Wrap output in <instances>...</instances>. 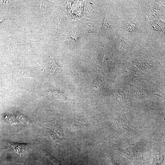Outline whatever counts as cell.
Masks as SVG:
<instances>
[{
    "label": "cell",
    "instance_id": "1",
    "mask_svg": "<svg viewBox=\"0 0 165 165\" xmlns=\"http://www.w3.org/2000/svg\"><path fill=\"white\" fill-rule=\"evenodd\" d=\"M115 75L116 86L127 90L130 85L141 80L151 79L152 77L140 71L133 65L123 64L117 67Z\"/></svg>",
    "mask_w": 165,
    "mask_h": 165
},
{
    "label": "cell",
    "instance_id": "2",
    "mask_svg": "<svg viewBox=\"0 0 165 165\" xmlns=\"http://www.w3.org/2000/svg\"><path fill=\"white\" fill-rule=\"evenodd\" d=\"M131 100L142 99L156 95L164 99V93L157 85L151 79L139 81L130 85L128 89Z\"/></svg>",
    "mask_w": 165,
    "mask_h": 165
},
{
    "label": "cell",
    "instance_id": "3",
    "mask_svg": "<svg viewBox=\"0 0 165 165\" xmlns=\"http://www.w3.org/2000/svg\"><path fill=\"white\" fill-rule=\"evenodd\" d=\"M107 145L112 151L128 159L133 165H145L142 149L138 144H121L108 142Z\"/></svg>",
    "mask_w": 165,
    "mask_h": 165
},
{
    "label": "cell",
    "instance_id": "4",
    "mask_svg": "<svg viewBox=\"0 0 165 165\" xmlns=\"http://www.w3.org/2000/svg\"><path fill=\"white\" fill-rule=\"evenodd\" d=\"M111 129L114 134L121 137H134L141 133L129 122L125 111H115L114 123Z\"/></svg>",
    "mask_w": 165,
    "mask_h": 165
},
{
    "label": "cell",
    "instance_id": "5",
    "mask_svg": "<svg viewBox=\"0 0 165 165\" xmlns=\"http://www.w3.org/2000/svg\"><path fill=\"white\" fill-rule=\"evenodd\" d=\"M106 91L112 101L115 111H125L130 105L132 101L128 90L111 85Z\"/></svg>",
    "mask_w": 165,
    "mask_h": 165
},
{
    "label": "cell",
    "instance_id": "6",
    "mask_svg": "<svg viewBox=\"0 0 165 165\" xmlns=\"http://www.w3.org/2000/svg\"><path fill=\"white\" fill-rule=\"evenodd\" d=\"M131 64L140 72L152 77L157 75L159 71V64L157 61L150 57L137 56L130 59Z\"/></svg>",
    "mask_w": 165,
    "mask_h": 165
},
{
    "label": "cell",
    "instance_id": "7",
    "mask_svg": "<svg viewBox=\"0 0 165 165\" xmlns=\"http://www.w3.org/2000/svg\"><path fill=\"white\" fill-rule=\"evenodd\" d=\"M3 143L6 144L13 151L19 155L20 157L26 156L32 151L37 144L35 143L28 144H20L3 141Z\"/></svg>",
    "mask_w": 165,
    "mask_h": 165
},
{
    "label": "cell",
    "instance_id": "8",
    "mask_svg": "<svg viewBox=\"0 0 165 165\" xmlns=\"http://www.w3.org/2000/svg\"><path fill=\"white\" fill-rule=\"evenodd\" d=\"M148 165H165V156L157 151L151 152L148 159Z\"/></svg>",
    "mask_w": 165,
    "mask_h": 165
},
{
    "label": "cell",
    "instance_id": "9",
    "mask_svg": "<svg viewBox=\"0 0 165 165\" xmlns=\"http://www.w3.org/2000/svg\"><path fill=\"white\" fill-rule=\"evenodd\" d=\"M105 151L109 165H126L111 149L109 150L106 148Z\"/></svg>",
    "mask_w": 165,
    "mask_h": 165
},
{
    "label": "cell",
    "instance_id": "10",
    "mask_svg": "<svg viewBox=\"0 0 165 165\" xmlns=\"http://www.w3.org/2000/svg\"><path fill=\"white\" fill-rule=\"evenodd\" d=\"M105 82L103 80L98 78L96 79L93 82L90 87L91 91L93 94L104 88Z\"/></svg>",
    "mask_w": 165,
    "mask_h": 165
},
{
    "label": "cell",
    "instance_id": "11",
    "mask_svg": "<svg viewBox=\"0 0 165 165\" xmlns=\"http://www.w3.org/2000/svg\"><path fill=\"white\" fill-rule=\"evenodd\" d=\"M60 67H67L60 66L56 62L53 58L51 57L49 58L47 70L50 75L53 76L57 69Z\"/></svg>",
    "mask_w": 165,
    "mask_h": 165
},
{
    "label": "cell",
    "instance_id": "12",
    "mask_svg": "<svg viewBox=\"0 0 165 165\" xmlns=\"http://www.w3.org/2000/svg\"><path fill=\"white\" fill-rule=\"evenodd\" d=\"M156 142L163 144L164 145L165 143V131H163L156 138Z\"/></svg>",
    "mask_w": 165,
    "mask_h": 165
},
{
    "label": "cell",
    "instance_id": "13",
    "mask_svg": "<svg viewBox=\"0 0 165 165\" xmlns=\"http://www.w3.org/2000/svg\"><path fill=\"white\" fill-rule=\"evenodd\" d=\"M2 21H3V20L2 19H0V22H2Z\"/></svg>",
    "mask_w": 165,
    "mask_h": 165
}]
</instances>
